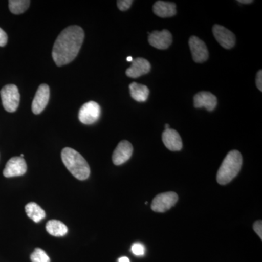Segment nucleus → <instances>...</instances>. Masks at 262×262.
Listing matches in <instances>:
<instances>
[{
	"instance_id": "obj_1",
	"label": "nucleus",
	"mask_w": 262,
	"mask_h": 262,
	"mask_svg": "<svg viewBox=\"0 0 262 262\" xmlns=\"http://www.w3.org/2000/svg\"><path fill=\"white\" fill-rule=\"evenodd\" d=\"M83 29L70 26L61 32L53 46L52 56L58 67L68 64L75 60L83 43Z\"/></svg>"
},
{
	"instance_id": "obj_2",
	"label": "nucleus",
	"mask_w": 262,
	"mask_h": 262,
	"mask_svg": "<svg viewBox=\"0 0 262 262\" xmlns=\"http://www.w3.org/2000/svg\"><path fill=\"white\" fill-rule=\"evenodd\" d=\"M61 159L66 168L76 179L86 180L90 177L91 169L85 159L75 149L66 147L62 150Z\"/></svg>"
},
{
	"instance_id": "obj_3",
	"label": "nucleus",
	"mask_w": 262,
	"mask_h": 262,
	"mask_svg": "<svg viewBox=\"0 0 262 262\" xmlns=\"http://www.w3.org/2000/svg\"><path fill=\"white\" fill-rule=\"evenodd\" d=\"M243 165V157L237 150H232L227 155L218 172L216 181L221 185L232 182L239 173Z\"/></svg>"
},
{
	"instance_id": "obj_4",
	"label": "nucleus",
	"mask_w": 262,
	"mask_h": 262,
	"mask_svg": "<svg viewBox=\"0 0 262 262\" xmlns=\"http://www.w3.org/2000/svg\"><path fill=\"white\" fill-rule=\"evenodd\" d=\"M0 95L5 110L8 113H15L20 103L18 87L15 84H7L0 91Z\"/></svg>"
},
{
	"instance_id": "obj_5",
	"label": "nucleus",
	"mask_w": 262,
	"mask_h": 262,
	"mask_svg": "<svg viewBox=\"0 0 262 262\" xmlns=\"http://www.w3.org/2000/svg\"><path fill=\"white\" fill-rule=\"evenodd\" d=\"M178 200V194L176 192L161 193L155 196L151 202V210L157 213H165L175 206Z\"/></svg>"
},
{
	"instance_id": "obj_6",
	"label": "nucleus",
	"mask_w": 262,
	"mask_h": 262,
	"mask_svg": "<svg viewBox=\"0 0 262 262\" xmlns=\"http://www.w3.org/2000/svg\"><path fill=\"white\" fill-rule=\"evenodd\" d=\"M101 110L98 103L89 101L83 104L79 112V120L84 125H92L101 117Z\"/></svg>"
},
{
	"instance_id": "obj_7",
	"label": "nucleus",
	"mask_w": 262,
	"mask_h": 262,
	"mask_svg": "<svg viewBox=\"0 0 262 262\" xmlns=\"http://www.w3.org/2000/svg\"><path fill=\"white\" fill-rule=\"evenodd\" d=\"M50 99V88L48 84H42L38 88L32 104L34 115H39L47 106Z\"/></svg>"
},
{
	"instance_id": "obj_8",
	"label": "nucleus",
	"mask_w": 262,
	"mask_h": 262,
	"mask_svg": "<svg viewBox=\"0 0 262 262\" xmlns=\"http://www.w3.org/2000/svg\"><path fill=\"white\" fill-rule=\"evenodd\" d=\"M27 170V165L24 158L20 157H14L7 163L3 170V175L6 178L20 177L24 175Z\"/></svg>"
},
{
	"instance_id": "obj_9",
	"label": "nucleus",
	"mask_w": 262,
	"mask_h": 262,
	"mask_svg": "<svg viewBox=\"0 0 262 262\" xmlns=\"http://www.w3.org/2000/svg\"><path fill=\"white\" fill-rule=\"evenodd\" d=\"M148 41L152 47L159 50H165L170 47L173 41L170 32L166 29L163 31H155L149 34Z\"/></svg>"
},
{
	"instance_id": "obj_10",
	"label": "nucleus",
	"mask_w": 262,
	"mask_h": 262,
	"mask_svg": "<svg viewBox=\"0 0 262 262\" xmlns=\"http://www.w3.org/2000/svg\"><path fill=\"white\" fill-rule=\"evenodd\" d=\"M189 48L192 52V58L196 63H203L208 58V51L206 45L200 38L192 36L189 41Z\"/></svg>"
},
{
	"instance_id": "obj_11",
	"label": "nucleus",
	"mask_w": 262,
	"mask_h": 262,
	"mask_svg": "<svg viewBox=\"0 0 262 262\" xmlns=\"http://www.w3.org/2000/svg\"><path fill=\"white\" fill-rule=\"evenodd\" d=\"M213 35L217 42L225 49H231L235 45V36L233 33L223 26L214 25L213 27Z\"/></svg>"
},
{
	"instance_id": "obj_12",
	"label": "nucleus",
	"mask_w": 262,
	"mask_h": 262,
	"mask_svg": "<svg viewBox=\"0 0 262 262\" xmlns=\"http://www.w3.org/2000/svg\"><path fill=\"white\" fill-rule=\"evenodd\" d=\"M133 151L134 147L129 141H120L113 152V163L115 165H120L126 163L132 156Z\"/></svg>"
},
{
	"instance_id": "obj_13",
	"label": "nucleus",
	"mask_w": 262,
	"mask_h": 262,
	"mask_svg": "<svg viewBox=\"0 0 262 262\" xmlns=\"http://www.w3.org/2000/svg\"><path fill=\"white\" fill-rule=\"evenodd\" d=\"M151 64L147 60L143 58H137L132 61V64L126 70V75L130 78H137L141 76L149 73Z\"/></svg>"
},
{
	"instance_id": "obj_14",
	"label": "nucleus",
	"mask_w": 262,
	"mask_h": 262,
	"mask_svg": "<svg viewBox=\"0 0 262 262\" xmlns=\"http://www.w3.org/2000/svg\"><path fill=\"white\" fill-rule=\"evenodd\" d=\"M164 145L170 151H180L182 149V140L180 135L173 129H167L162 135Z\"/></svg>"
},
{
	"instance_id": "obj_15",
	"label": "nucleus",
	"mask_w": 262,
	"mask_h": 262,
	"mask_svg": "<svg viewBox=\"0 0 262 262\" xmlns=\"http://www.w3.org/2000/svg\"><path fill=\"white\" fill-rule=\"evenodd\" d=\"M217 98L211 93L201 91L194 97V106L196 108H206L208 111H213L216 107Z\"/></svg>"
},
{
	"instance_id": "obj_16",
	"label": "nucleus",
	"mask_w": 262,
	"mask_h": 262,
	"mask_svg": "<svg viewBox=\"0 0 262 262\" xmlns=\"http://www.w3.org/2000/svg\"><path fill=\"white\" fill-rule=\"evenodd\" d=\"M153 12L160 18H169L177 14V6L173 3L158 1L153 5Z\"/></svg>"
},
{
	"instance_id": "obj_17",
	"label": "nucleus",
	"mask_w": 262,
	"mask_h": 262,
	"mask_svg": "<svg viewBox=\"0 0 262 262\" xmlns=\"http://www.w3.org/2000/svg\"><path fill=\"white\" fill-rule=\"evenodd\" d=\"M131 97L138 102H144L149 95V90L144 84L132 82L129 85Z\"/></svg>"
},
{
	"instance_id": "obj_18",
	"label": "nucleus",
	"mask_w": 262,
	"mask_h": 262,
	"mask_svg": "<svg viewBox=\"0 0 262 262\" xmlns=\"http://www.w3.org/2000/svg\"><path fill=\"white\" fill-rule=\"evenodd\" d=\"M47 232L55 237H63L68 232V228L64 224L58 220H51L46 225Z\"/></svg>"
},
{
	"instance_id": "obj_19",
	"label": "nucleus",
	"mask_w": 262,
	"mask_h": 262,
	"mask_svg": "<svg viewBox=\"0 0 262 262\" xmlns=\"http://www.w3.org/2000/svg\"><path fill=\"white\" fill-rule=\"evenodd\" d=\"M25 211L29 218L36 223L40 222L46 215L44 210L35 203H28L25 207Z\"/></svg>"
},
{
	"instance_id": "obj_20",
	"label": "nucleus",
	"mask_w": 262,
	"mask_h": 262,
	"mask_svg": "<svg viewBox=\"0 0 262 262\" xmlns=\"http://www.w3.org/2000/svg\"><path fill=\"white\" fill-rule=\"evenodd\" d=\"M9 9L13 14L19 15L27 11L31 2L29 0H10Z\"/></svg>"
},
{
	"instance_id": "obj_21",
	"label": "nucleus",
	"mask_w": 262,
	"mask_h": 262,
	"mask_svg": "<svg viewBox=\"0 0 262 262\" xmlns=\"http://www.w3.org/2000/svg\"><path fill=\"white\" fill-rule=\"evenodd\" d=\"M30 258L32 262H51L47 253L41 248H36L31 254Z\"/></svg>"
},
{
	"instance_id": "obj_22",
	"label": "nucleus",
	"mask_w": 262,
	"mask_h": 262,
	"mask_svg": "<svg viewBox=\"0 0 262 262\" xmlns=\"http://www.w3.org/2000/svg\"><path fill=\"white\" fill-rule=\"evenodd\" d=\"M131 251L136 256H143L144 254L145 248L142 244L136 243V244L133 245L132 247H131Z\"/></svg>"
},
{
	"instance_id": "obj_23",
	"label": "nucleus",
	"mask_w": 262,
	"mask_h": 262,
	"mask_svg": "<svg viewBox=\"0 0 262 262\" xmlns=\"http://www.w3.org/2000/svg\"><path fill=\"white\" fill-rule=\"evenodd\" d=\"M134 1L132 0H119L117 2V7L121 11H125L130 8Z\"/></svg>"
},
{
	"instance_id": "obj_24",
	"label": "nucleus",
	"mask_w": 262,
	"mask_h": 262,
	"mask_svg": "<svg viewBox=\"0 0 262 262\" xmlns=\"http://www.w3.org/2000/svg\"><path fill=\"white\" fill-rule=\"evenodd\" d=\"M253 230L258 234L260 239H262V222L261 220L256 221L253 225Z\"/></svg>"
},
{
	"instance_id": "obj_25",
	"label": "nucleus",
	"mask_w": 262,
	"mask_h": 262,
	"mask_svg": "<svg viewBox=\"0 0 262 262\" xmlns=\"http://www.w3.org/2000/svg\"><path fill=\"white\" fill-rule=\"evenodd\" d=\"M8 35L3 29L0 28V47H4L8 43Z\"/></svg>"
},
{
	"instance_id": "obj_26",
	"label": "nucleus",
	"mask_w": 262,
	"mask_h": 262,
	"mask_svg": "<svg viewBox=\"0 0 262 262\" xmlns=\"http://www.w3.org/2000/svg\"><path fill=\"white\" fill-rule=\"evenodd\" d=\"M256 86L260 91H262V71L259 70L258 72L257 75H256Z\"/></svg>"
},
{
	"instance_id": "obj_27",
	"label": "nucleus",
	"mask_w": 262,
	"mask_h": 262,
	"mask_svg": "<svg viewBox=\"0 0 262 262\" xmlns=\"http://www.w3.org/2000/svg\"><path fill=\"white\" fill-rule=\"evenodd\" d=\"M118 262H130V259L126 256H122V257L119 258Z\"/></svg>"
},
{
	"instance_id": "obj_28",
	"label": "nucleus",
	"mask_w": 262,
	"mask_h": 262,
	"mask_svg": "<svg viewBox=\"0 0 262 262\" xmlns=\"http://www.w3.org/2000/svg\"><path fill=\"white\" fill-rule=\"evenodd\" d=\"M238 3H242V4H251L253 3L252 0H239Z\"/></svg>"
},
{
	"instance_id": "obj_29",
	"label": "nucleus",
	"mask_w": 262,
	"mask_h": 262,
	"mask_svg": "<svg viewBox=\"0 0 262 262\" xmlns=\"http://www.w3.org/2000/svg\"><path fill=\"white\" fill-rule=\"evenodd\" d=\"M133 61H134V59H133L132 57H131V56L127 57V61L131 62V63H132Z\"/></svg>"
},
{
	"instance_id": "obj_30",
	"label": "nucleus",
	"mask_w": 262,
	"mask_h": 262,
	"mask_svg": "<svg viewBox=\"0 0 262 262\" xmlns=\"http://www.w3.org/2000/svg\"><path fill=\"white\" fill-rule=\"evenodd\" d=\"M165 130H167V129L170 128V127H169L168 124H166V125H165Z\"/></svg>"
}]
</instances>
